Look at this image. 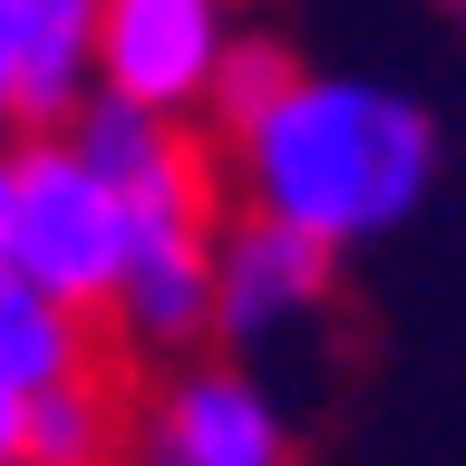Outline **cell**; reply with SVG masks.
Segmentation results:
<instances>
[{"mask_svg": "<svg viewBox=\"0 0 466 466\" xmlns=\"http://www.w3.org/2000/svg\"><path fill=\"white\" fill-rule=\"evenodd\" d=\"M428 10H447V20H466V0H428Z\"/></svg>", "mask_w": 466, "mask_h": 466, "instance_id": "9a60e30c", "label": "cell"}, {"mask_svg": "<svg viewBox=\"0 0 466 466\" xmlns=\"http://www.w3.org/2000/svg\"><path fill=\"white\" fill-rule=\"evenodd\" d=\"M127 253H137V214L78 156V137L68 127H20L10 137V272L39 282L49 301H68V311L107 320Z\"/></svg>", "mask_w": 466, "mask_h": 466, "instance_id": "7a4b0ae2", "label": "cell"}, {"mask_svg": "<svg viewBox=\"0 0 466 466\" xmlns=\"http://www.w3.org/2000/svg\"><path fill=\"white\" fill-rule=\"evenodd\" d=\"M214 146H224V185L243 214L311 233L340 262L408 233L447 185L437 107L389 78H360V68H291V87H272Z\"/></svg>", "mask_w": 466, "mask_h": 466, "instance_id": "6da1fadb", "label": "cell"}, {"mask_svg": "<svg viewBox=\"0 0 466 466\" xmlns=\"http://www.w3.org/2000/svg\"><path fill=\"white\" fill-rule=\"evenodd\" d=\"M127 428H137V389L97 360V370L39 389L20 418V466H127Z\"/></svg>", "mask_w": 466, "mask_h": 466, "instance_id": "ba28073f", "label": "cell"}, {"mask_svg": "<svg viewBox=\"0 0 466 466\" xmlns=\"http://www.w3.org/2000/svg\"><path fill=\"white\" fill-rule=\"evenodd\" d=\"M97 10L107 0H29V78H20L29 127H68L78 97L97 87Z\"/></svg>", "mask_w": 466, "mask_h": 466, "instance_id": "30bf717a", "label": "cell"}, {"mask_svg": "<svg viewBox=\"0 0 466 466\" xmlns=\"http://www.w3.org/2000/svg\"><path fill=\"white\" fill-rule=\"evenodd\" d=\"M20 418H29V399L0 389V466H20Z\"/></svg>", "mask_w": 466, "mask_h": 466, "instance_id": "4fadbf2b", "label": "cell"}, {"mask_svg": "<svg viewBox=\"0 0 466 466\" xmlns=\"http://www.w3.org/2000/svg\"><path fill=\"white\" fill-rule=\"evenodd\" d=\"M68 137L97 175H107L137 233H175V224H224L233 214V185H224V146L204 137L195 116H156V107H127V97H97L87 87Z\"/></svg>", "mask_w": 466, "mask_h": 466, "instance_id": "277c9868", "label": "cell"}, {"mask_svg": "<svg viewBox=\"0 0 466 466\" xmlns=\"http://www.w3.org/2000/svg\"><path fill=\"white\" fill-rule=\"evenodd\" d=\"M330 301H340L330 243L272 224V214H243V204L224 214V233H214V350L262 360L282 340H311L330 320Z\"/></svg>", "mask_w": 466, "mask_h": 466, "instance_id": "5b68a950", "label": "cell"}, {"mask_svg": "<svg viewBox=\"0 0 466 466\" xmlns=\"http://www.w3.org/2000/svg\"><path fill=\"white\" fill-rule=\"evenodd\" d=\"M127 466H301V428L253 360L195 350V360L146 370Z\"/></svg>", "mask_w": 466, "mask_h": 466, "instance_id": "3957f363", "label": "cell"}, {"mask_svg": "<svg viewBox=\"0 0 466 466\" xmlns=\"http://www.w3.org/2000/svg\"><path fill=\"white\" fill-rule=\"evenodd\" d=\"M0 272H10V146H0Z\"/></svg>", "mask_w": 466, "mask_h": 466, "instance_id": "5bb4252c", "label": "cell"}, {"mask_svg": "<svg viewBox=\"0 0 466 466\" xmlns=\"http://www.w3.org/2000/svg\"><path fill=\"white\" fill-rule=\"evenodd\" d=\"M214 233L224 224H175V233H137L127 282L107 301V340L146 370L214 350Z\"/></svg>", "mask_w": 466, "mask_h": 466, "instance_id": "52a82bcc", "label": "cell"}, {"mask_svg": "<svg viewBox=\"0 0 466 466\" xmlns=\"http://www.w3.org/2000/svg\"><path fill=\"white\" fill-rule=\"evenodd\" d=\"M243 29H253L243 0H107L97 10V97L204 127L214 68H224V49Z\"/></svg>", "mask_w": 466, "mask_h": 466, "instance_id": "8992f818", "label": "cell"}, {"mask_svg": "<svg viewBox=\"0 0 466 466\" xmlns=\"http://www.w3.org/2000/svg\"><path fill=\"white\" fill-rule=\"evenodd\" d=\"M20 78H29V0H0V146L29 127Z\"/></svg>", "mask_w": 466, "mask_h": 466, "instance_id": "7c38bea8", "label": "cell"}, {"mask_svg": "<svg viewBox=\"0 0 466 466\" xmlns=\"http://www.w3.org/2000/svg\"><path fill=\"white\" fill-rule=\"evenodd\" d=\"M291 68H301V49H291L282 29H243L224 49V68H214V97H204V137H233L243 116L272 97V87H291Z\"/></svg>", "mask_w": 466, "mask_h": 466, "instance_id": "8fae6325", "label": "cell"}, {"mask_svg": "<svg viewBox=\"0 0 466 466\" xmlns=\"http://www.w3.org/2000/svg\"><path fill=\"white\" fill-rule=\"evenodd\" d=\"M97 360H107V320L97 311H68V301H49L39 282L0 272V389H10V399H39L58 379L97 370Z\"/></svg>", "mask_w": 466, "mask_h": 466, "instance_id": "9c48e42d", "label": "cell"}]
</instances>
